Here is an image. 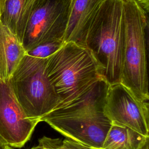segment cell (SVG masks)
<instances>
[{
  "label": "cell",
  "mask_w": 149,
  "mask_h": 149,
  "mask_svg": "<svg viewBox=\"0 0 149 149\" xmlns=\"http://www.w3.org/2000/svg\"><path fill=\"white\" fill-rule=\"evenodd\" d=\"M125 24L122 0H105L90 23L83 45L109 84L120 83Z\"/></svg>",
  "instance_id": "cell-1"
},
{
  "label": "cell",
  "mask_w": 149,
  "mask_h": 149,
  "mask_svg": "<svg viewBox=\"0 0 149 149\" xmlns=\"http://www.w3.org/2000/svg\"><path fill=\"white\" fill-rule=\"evenodd\" d=\"M45 70L59 98L58 105L79 97L104 79L88 49L73 42L63 43L58 50L46 58Z\"/></svg>",
  "instance_id": "cell-2"
},
{
  "label": "cell",
  "mask_w": 149,
  "mask_h": 149,
  "mask_svg": "<svg viewBox=\"0 0 149 149\" xmlns=\"http://www.w3.org/2000/svg\"><path fill=\"white\" fill-rule=\"evenodd\" d=\"M125 36L120 83L139 100L148 102L147 13L136 2L122 0Z\"/></svg>",
  "instance_id": "cell-3"
},
{
  "label": "cell",
  "mask_w": 149,
  "mask_h": 149,
  "mask_svg": "<svg viewBox=\"0 0 149 149\" xmlns=\"http://www.w3.org/2000/svg\"><path fill=\"white\" fill-rule=\"evenodd\" d=\"M45 59L26 54L10 80L27 116L40 122L60 102L45 73Z\"/></svg>",
  "instance_id": "cell-4"
},
{
  "label": "cell",
  "mask_w": 149,
  "mask_h": 149,
  "mask_svg": "<svg viewBox=\"0 0 149 149\" xmlns=\"http://www.w3.org/2000/svg\"><path fill=\"white\" fill-rule=\"evenodd\" d=\"M70 0H41L31 13L22 42L26 51L48 42L61 41L66 27Z\"/></svg>",
  "instance_id": "cell-5"
},
{
  "label": "cell",
  "mask_w": 149,
  "mask_h": 149,
  "mask_svg": "<svg viewBox=\"0 0 149 149\" xmlns=\"http://www.w3.org/2000/svg\"><path fill=\"white\" fill-rule=\"evenodd\" d=\"M104 112L112 123L149 137L148 102L137 99L121 83L109 86Z\"/></svg>",
  "instance_id": "cell-6"
},
{
  "label": "cell",
  "mask_w": 149,
  "mask_h": 149,
  "mask_svg": "<svg viewBox=\"0 0 149 149\" xmlns=\"http://www.w3.org/2000/svg\"><path fill=\"white\" fill-rule=\"evenodd\" d=\"M39 122L27 116L10 81L0 80V139L7 146L21 148L30 139Z\"/></svg>",
  "instance_id": "cell-7"
},
{
  "label": "cell",
  "mask_w": 149,
  "mask_h": 149,
  "mask_svg": "<svg viewBox=\"0 0 149 149\" xmlns=\"http://www.w3.org/2000/svg\"><path fill=\"white\" fill-rule=\"evenodd\" d=\"M56 131L86 146L101 149L112 122L104 112L80 114L70 117L44 118Z\"/></svg>",
  "instance_id": "cell-8"
},
{
  "label": "cell",
  "mask_w": 149,
  "mask_h": 149,
  "mask_svg": "<svg viewBox=\"0 0 149 149\" xmlns=\"http://www.w3.org/2000/svg\"><path fill=\"white\" fill-rule=\"evenodd\" d=\"M109 84L104 79L99 80L90 90L64 104L59 105L44 118L70 117L80 114L104 112Z\"/></svg>",
  "instance_id": "cell-9"
},
{
  "label": "cell",
  "mask_w": 149,
  "mask_h": 149,
  "mask_svg": "<svg viewBox=\"0 0 149 149\" xmlns=\"http://www.w3.org/2000/svg\"><path fill=\"white\" fill-rule=\"evenodd\" d=\"M105 0H70L68 22L63 42L83 45L92 20Z\"/></svg>",
  "instance_id": "cell-10"
},
{
  "label": "cell",
  "mask_w": 149,
  "mask_h": 149,
  "mask_svg": "<svg viewBox=\"0 0 149 149\" xmlns=\"http://www.w3.org/2000/svg\"><path fill=\"white\" fill-rule=\"evenodd\" d=\"M26 54L19 38L0 20V80H10Z\"/></svg>",
  "instance_id": "cell-11"
},
{
  "label": "cell",
  "mask_w": 149,
  "mask_h": 149,
  "mask_svg": "<svg viewBox=\"0 0 149 149\" xmlns=\"http://www.w3.org/2000/svg\"><path fill=\"white\" fill-rule=\"evenodd\" d=\"M41 0H7L0 20L22 41L29 19Z\"/></svg>",
  "instance_id": "cell-12"
},
{
  "label": "cell",
  "mask_w": 149,
  "mask_h": 149,
  "mask_svg": "<svg viewBox=\"0 0 149 149\" xmlns=\"http://www.w3.org/2000/svg\"><path fill=\"white\" fill-rule=\"evenodd\" d=\"M148 140L127 127L112 123L101 149H140Z\"/></svg>",
  "instance_id": "cell-13"
},
{
  "label": "cell",
  "mask_w": 149,
  "mask_h": 149,
  "mask_svg": "<svg viewBox=\"0 0 149 149\" xmlns=\"http://www.w3.org/2000/svg\"><path fill=\"white\" fill-rule=\"evenodd\" d=\"M63 44V42L61 41H51L43 43L27 51L26 54L35 58L46 59L58 50Z\"/></svg>",
  "instance_id": "cell-14"
},
{
  "label": "cell",
  "mask_w": 149,
  "mask_h": 149,
  "mask_svg": "<svg viewBox=\"0 0 149 149\" xmlns=\"http://www.w3.org/2000/svg\"><path fill=\"white\" fill-rule=\"evenodd\" d=\"M60 139H52L43 136L38 140V143L41 144L46 149H58V145Z\"/></svg>",
  "instance_id": "cell-15"
},
{
  "label": "cell",
  "mask_w": 149,
  "mask_h": 149,
  "mask_svg": "<svg viewBox=\"0 0 149 149\" xmlns=\"http://www.w3.org/2000/svg\"><path fill=\"white\" fill-rule=\"evenodd\" d=\"M62 143L69 149H97L86 146L69 139H66L62 140Z\"/></svg>",
  "instance_id": "cell-16"
},
{
  "label": "cell",
  "mask_w": 149,
  "mask_h": 149,
  "mask_svg": "<svg viewBox=\"0 0 149 149\" xmlns=\"http://www.w3.org/2000/svg\"><path fill=\"white\" fill-rule=\"evenodd\" d=\"M136 2L138 3L147 13L148 12L149 7V0H128Z\"/></svg>",
  "instance_id": "cell-17"
},
{
  "label": "cell",
  "mask_w": 149,
  "mask_h": 149,
  "mask_svg": "<svg viewBox=\"0 0 149 149\" xmlns=\"http://www.w3.org/2000/svg\"><path fill=\"white\" fill-rule=\"evenodd\" d=\"M6 1L7 0H0V17L4 11Z\"/></svg>",
  "instance_id": "cell-18"
},
{
  "label": "cell",
  "mask_w": 149,
  "mask_h": 149,
  "mask_svg": "<svg viewBox=\"0 0 149 149\" xmlns=\"http://www.w3.org/2000/svg\"><path fill=\"white\" fill-rule=\"evenodd\" d=\"M58 149H69L66 147H65L63 143H62V140L61 139L60 141H59L58 145Z\"/></svg>",
  "instance_id": "cell-19"
},
{
  "label": "cell",
  "mask_w": 149,
  "mask_h": 149,
  "mask_svg": "<svg viewBox=\"0 0 149 149\" xmlns=\"http://www.w3.org/2000/svg\"><path fill=\"white\" fill-rule=\"evenodd\" d=\"M30 149H46V148L41 144L38 143V144L37 146H34L33 147H31Z\"/></svg>",
  "instance_id": "cell-20"
},
{
  "label": "cell",
  "mask_w": 149,
  "mask_h": 149,
  "mask_svg": "<svg viewBox=\"0 0 149 149\" xmlns=\"http://www.w3.org/2000/svg\"><path fill=\"white\" fill-rule=\"evenodd\" d=\"M140 149H149L148 141H147L143 145V146Z\"/></svg>",
  "instance_id": "cell-21"
},
{
  "label": "cell",
  "mask_w": 149,
  "mask_h": 149,
  "mask_svg": "<svg viewBox=\"0 0 149 149\" xmlns=\"http://www.w3.org/2000/svg\"><path fill=\"white\" fill-rule=\"evenodd\" d=\"M5 146L6 145L0 139V149H4Z\"/></svg>",
  "instance_id": "cell-22"
},
{
  "label": "cell",
  "mask_w": 149,
  "mask_h": 149,
  "mask_svg": "<svg viewBox=\"0 0 149 149\" xmlns=\"http://www.w3.org/2000/svg\"><path fill=\"white\" fill-rule=\"evenodd\" d=\"M4 149H15L14 148H13V147H10V146H5V148Z\"/></svg>",
  "instance_id": "cell-23"
}]
</instances>
